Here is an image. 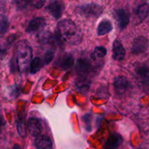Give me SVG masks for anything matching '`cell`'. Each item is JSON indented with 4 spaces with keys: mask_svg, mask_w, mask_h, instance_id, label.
Wrapping results in <instances>:
<instances>
[{
    "mask_svg": "<svg viewBox=\"0 0 149 149\" xmlns=\"http://www.w3.org/2000/svg\"><path fill=\"white\" fill-rule=\"evenodd\" d=\"M47 10L50 13V14L55 19H58L61 17L63 11L64 9V3L59 1H55L51 2L47 7Z\"/></svg>",
    "mask_w": 149,
    "mask_h": 149,
    "instance_id": "10",
    "label": "cell"
},
{
    "mask_svg": "<svg viewBox=\"0 0 149 149\" xmlns=\"http://www.w3.org/2000/svg\"><path fill=\"white\" fill-rule=\"evenodd\" d=\"M113 86L115 92L118 94L123 95L128 91L129 89L131 87V84L126 77L119 76V77H115L114 79Z\"/></svg>",
    "mask_w": 149,
    "mask_h": 149,
    "instance_id": "6",
    "label": "cell"
},
{
    "mask_svg": "<svg viewBox=\"0 0 149 149\" xmlns=\"http://www.w3.org/2000/svg\"><path fill=\"white\" fill-rule=\"evenodd\" d=\"M28 131L32 137H37L42 132V125L37 119L30 118L27 122Z\"/></svg>",
    "mask_w": 149,
    "mask_h": 149,
    "instance_id": "11",
    "label": "cell"
},
{
    "mask_svg": "<svg viewBox=\"0 0 149 149\" xmlns=\"http://www.w3.org/2000/svg\"><path fill=\"white\" fill-rule=\"evenodd\" d=\"M126 51L124 46L118 40H115L112 45V58L115 61H121L124 58Z\"/></svg>",
    "mask_w": 149,
    "mask_h": 149,
    "instance_id": "12",
    "label": "cell"
},
{
    "mask_svg": "<svg viewBox=\"0 0 149 149\" xmlns=\"http://www.w3.org/2000/svg\"><path fill=\"white\" fill-rule=\"evenodd\" d=\"M75 13L87 18H97L102 14L103 8L96 4H86L76 7Z\"/></svg>",
    "mask_w": 149,
    "mask_h": 149,
    "instance_id": "3",
    "label": "cell"
},
{
    "mask_svg": "<svg viewBox=\"0 0 149 149\" xmlns=\"http://www.w3.org/2000/svg\"><path fill=\"white\" fill-rule=\"evenodd\" d=\"M123 142L122 137L117 133L111 134L105 142V148L108 149L117 148L121 145Z\"/></svg>",
    "mask_w": 149,
    "mask_h": 149,
    "instance_id": "13",
    "label": "cell"
},
{
    "mask_svg": "<svg viewBox=\"0 0 149 149\" xmlns=\"http://www.w3.org/2000/svg\"><path fill=\"white\" fill-rule=\"evenodd\" d=\"M32 59V49L27 43L20 42L17 47L16 63L20 72L24 73L30 68Z\"/></svg>",
    "mask_w": 149,
    "mask_h": 149,
    "instance_id": "2",
    "label": "cell"
},
{
    "mask_svg": "<svg viewBox=\"0 0 149 149\" xmlns=\"http://www.w3.org/2000/svg\"><path fill=\"white\" fill-rule=\"evenodd\" d=\"M149 48V40L144 36L135 38L132 42L131 52L135 55L144 53Z\"/></svg>",
    "mask_w": 149,
    "mask_h": 149,
    "instance_id": "5",
    "label": "cell"
},
{
    "mask_svg": "<svg viewBox=\"0 0 149 149\" xmlns=\"http://www.w3.org/2000/svg\"><path fill=\"white\" fill-rule=\"evenodd\" d=\"M57 32L61 40L71 45H77L82 42L83 33L77 25L71 20L64 19L57 24Z\"/></svg>",
    "mask_w": 149,
    "mask_h": 149,
    "instance_id": "1",
    "label": "cell"
},
{
    "mask_svg": "<svg viewBox=\"0 0 149 149\" xmlns=\"http://www.w3.org/2000/svg\"><path fill=\"white\" fill-rule=\"evenodd\" d=\"M43 65V61H42L41 58H35L31 63L30 73L32 74H36L37 72H38L41 69Z\"/></svg>",
    "mask_w": 149,
    "mask_h": 149,
    "instance_id": "20",
    "label": "cell"
},
{
    "mask_svg": "<svg viewBox=\"0 0 149 149\" xmlns=\"http://www.w3.org/2000/svg\"><path fill=\"white\" fill-rule=\"evenodd\" d=\"M107 49L104 47L99 46L95 47L94 51L91 53V57L93 61H96L97 58H102L106 55Z\"/></svg>",
    "mask_w": 149,
    "mask_h": 149,
    "instance_id": "21",
    "label": "cell"
},
{
    "mask_svg": "<svg viewBox=\"0 0 149 149\" xmlns=\"http://www.w3.org/2000/svg\"><path fill=\"white\" fill-rule=\"evenodd\" d=\"M8 28V19L5 15L0 14V36H3L7 31Z\"/></svg>",
    "mask_w": 149,
    "mask_h": 149,
    "instance_id": "22",
    "label": "cell"
},
{
    "mask_svg": "<svg viewBox=\"0 0 149 149\" xmlns=\"http://www.w3.org/2000/svg\"><path fill=\"white\" fill-rule=\"evenodd\" d=\"M54 57V52L52 50H48L45 53L43 57L44 65H48L53 61Z\"/></svg>",
    "mask_w": 149,
    "mask_h": 149,
    "instance_id": "25",
    "label": "cell"
},
{
    "mask_svg": "<svg viewBox=\"0 0 149 149\" xmlns=\"http://www.w3.org/2000/svg\"><path fill=\"white\" fill-rule=\"evenodd\" d=\"M91 115L87 113L83 116V121L86 125V130L88 132L91 130Z\"/></svg>",
    "mask_w": 149,
    "mask_h": 149,
    "instance_id": "24",
    "label": "cell"
},
{
    "mask_svg": "<svg viewBox=\"0 0 149 149\" xmlns=\"http://www.w3.org/2000/svg\"><path fill=\"white\" fill-rule=\"evenodd\" d=\"M74 62V57H73L71 54L67 53L64 54V55L60 58L59 61H58V65H59L60 68H61L62 69L67 70L73 66Z\"/></svg>",
    "mask_w": 149,
    "mask_h": 149,
    "instance_id": "15",
    "label": "cell"
},
{
    "mask_svg": "<svg viewBox=\"0 0 149 149\" xmlns=\"http://www.w3.org/2000/svg\"><path fill=\"white\" fill-rule=\"evenodd\" d=\"M44 3H45V0H39L37 3L35 4V7H37V8H40V7H42L44 5Z\"/></svg>",
    "mask_w": 149,
    "mask_h": 149,
    "instance_id": "27",
    "label": "cell"
},
{
    "mask_svg": "<svg viewBox=\"0 0 149 149\" xmlns=\"http://www.w3.org/2000/svg\"><path fill=\"white\" fill-rule=\"evenodd\" d=\"M112 30V23L108 19H104L97 26V34L98 36H103L110 33Z\"/></svg>",
    "mask_w": 149,
    "mask_h": 149,
    "instance_id": "16",
    "label": "cell"
},
{
    "mask_svg": "<svg viewBox=\"0 0 149 149\" xmlns=\"http://www.w3.org/2000/svg\"><path fill=\"white\" fill-rule=\"evenodd\" d=\"M35 146L39 149H50L53 148L52 141L45 135H39L35 138Z\"/></svg>",
    "mask_w": 149,
    "mask_h": 149,
    "instance_id": "14",
    "label": "cell"
},
{
    "mask_svg": "<svg viewBox=\"0 0 149 149\" xmlns=\"http://www.w3.org/2000/svg\"><path fill=\"white\" fill-rule=\"evenodd\" d=\"M149 14V4L147 3L141 4L138 7L137 10V16L140 21H143L145 20Z\"/></svg>",
    "mask_w": 149,
    "mask_h": 149,
    "instance_id": "17",
    "label": "cell"
},
{
    "mask_svg": "<svg viewBox=\"0 0 149 149\" xmlns=\"http://www.w3.org/2000/svg\"><path fill=\"white\" fill-rule=\"evenodd\" d=\"M91 69V64L86 59L77 60L75 65V71L80 78H85Z\"/></svg>",
    "mask_w": 149,
    "mask_h": 149,
    "instance_id": "8",
    "label": "cell"
},
{
    "mask_svg": "<svg viewBox=\"0 0 149 149\" xmlns=\"http://www.w3.org/2000/svg\"><path fill=\"white\" fill-rule=\"evenodd\" d=\"M136 74L142 89L149 93V67L145 65H140L136 68Z\"/></svg>",
    "mask_w": 149,
    "mask_h": 149,
    "instance_id": "4",
    "label": "cell"
},
{
    "mask_svg": "<svg viewBox=\"0 0 149 149\" xmlns=\"http://www.w3.org/2000/svg\"><path fill=\"white\" fill-rule=\"evenodd\" d=\"M39 40L42 44H54L57 42L56 38L48 31L41 33L39 36Z\"/></svg>",
    "mask_w": 149,
    "mask_h": 149,
    "instance_id": "18",
    "label": "cell"
},
{
    "mask_svg": "<svg viewBox=\"0 0 149 149\" xmlns=\"http://www.w3.org/2000/svg\"><path fill=\"white\" fill-rule=\"evenodd\" d=\"M16 127H17V130L19 135L22 138H26V127L25 125L24 119L21 117L18 118L16 121Z\"/></svg>",
    "mask_w": 149,
    "mask_h": 149,
    "instance_id": "19",
    "label": "cell"
},
{
    "mask_svg": "<svg viewBox=\"0 0 149 149\" xmlns=\"http://www.w3.org/2000/svg\"><path fill=\"white\" fill-rule=\"evenodd\" d=\"M114 15L121 29H125L129 23V15L124 9H117L114 10Z\"/></svg>",
    "mask_w": 149,
    "mask_h": 149,
    "instance_id": "9",
    "label": "cell"
},
{
    "mask_svg": "<svg viewBox=\"0 0 149 149\" xmlns=\"http://www.w3.org/2000/svg\"><path fill=\"white\" fill-rule=\"evenodd\" d=\"M46 26V21L43 17H36L29 22L26 29L29 33H35L41 31Z\"/></svg>",
    "mask_w": 149,
    "mask_h": 149,
    "instance_id": "7",
    "label": "cell"
},
{
    "mask_svg": "<svg viewBox=\"0 0 149 149\" xmlns=\"http://www.w3.org/2000/svg\"><path fill=\"white\" fill-rule=\"evenodd\" d=\"M13 1L18 10L26 9L32 4V0H13Z\"/></svg>",
    "mask_w": 149,
    "mask_h": 149,
    "instance_id": "23",
    "label": "cell"
},
{
    "mask_svg": "<svg viewBox=\"0 0 149 149\" xmlns=\"http://www.w3.org/2000/svg\"><path fill=\"white\" fill-rule=\"evenodd\" d=\"M6 125V122L4 120V117H3L2 115L0 113V131L4 129V127H5Z\"/></svg>",
    "mask_w": 149,
    "mask_h": 149,
    "instance_id": "26",
    "label": "cell"
}]
</instances>
